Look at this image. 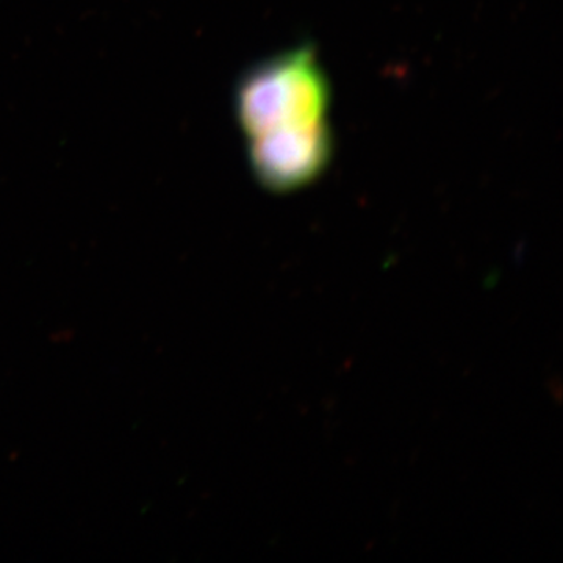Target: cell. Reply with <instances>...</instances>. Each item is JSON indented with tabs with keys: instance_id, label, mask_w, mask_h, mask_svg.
I'll return each mask as SVG.
<instances>
[{
	"instance_id": "6da1fadb",
	"label": "cell",
	"mask_w": 563,
	"mask_h": 563,
	"mask_svg": "<svg viewBox=\"0 0 563 563\" xmlns=\"http://www.w3.org/2000/svg\"><path fill=\"white\" fill-rule=\"evenodd\" d=\"M329 106L331 85L312 46L258 63L236 87V117L247 140L280 129L321 124Z\"/></svg>"
},
{
	"instance_id": "7a4b0ae2",
	"label": "cell",
	"mask_w": 563,
	"mask_h": 563,
	"mask_svg": "<svg viewBox=\"0 0 563 563\" xmlns=\"http://www.w3.org/2000/svg\"><path fill=\"white\" fill-rule=\"evenodd\" d=\"M252 173L263 187L291 191L312 184L328 168L333 136L328 121L309 128L280 129L250 139Z\"/></svg>"
}]
</instances>
